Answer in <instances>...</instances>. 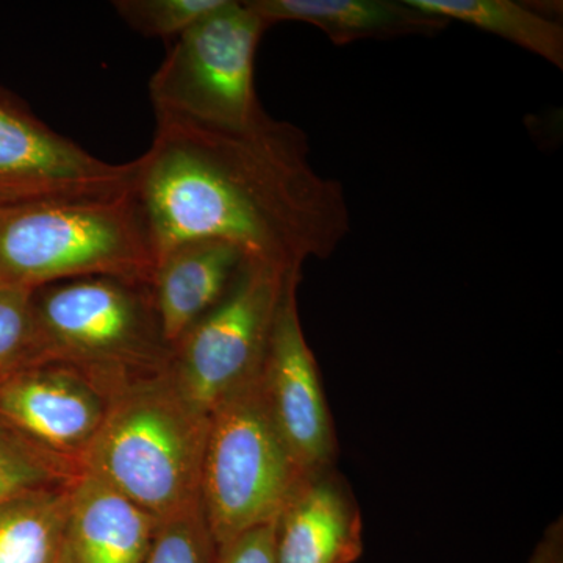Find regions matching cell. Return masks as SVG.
Returning <instances> with one entry per match:
<instances>
[{
	"mask_svg": "<svg viewBox=\"0 0 563 563\" xmlns=\"http://www.w3.org/2000/svg\"><path fill=\"white\" fill-rule=\"evenodd\" d=\"M32 292L0 287V377L36 361Z\"/></svg>",
	"mask_w": 563,
	"mask_h": 563,
	"instance_id": "cell-20",
	"label": "cell"
},
{
	"mask_svg": "<svg viewBox=\"0 0 563 563\" xmlns=\"http://www.w3.org/2000/svg\"><path fill=\"white\" fill-rule=\"evenodd\" d=\"M129 176V163L95 157L0 88V207L113 195L128 188Z\"/></svg>",
	"mask_w": 563,
	"mask_h": 563,
	"instance_id": "cell-8",
	"label": "cell"
},
{
	"mask_svg": "<svg viewBox=\"0 0 563 563\" xmlns=\"http://www.w3.org/2000/svg\"><path fill=\"white\" fill-rule=\"evenodd\" d=\"M274 562L355 563L363 554L362 515L332 468L307 474L274 520Z\"/></svg>",
	"mask_w": 563,
	"mask_h": 563,
	"instance_id": "cell-11",
	"label": "cell"
},
{
	"mask_svg": "<svg viewBox=\"0 0 563 563\" xmlns=\"http://www.w3.org/2000/svg\"><path fill=\"white\" fill-rule=\"evenodd\" d=\"M125 380L40 358L0 377V422L79 465L111 395Z\"/></svg>",
	"mask_w": 563,
	"mask_h": 563,
	"instance_id": "cell-9",
	"label": "cell"
},
{
	"mask_svg": "<svg viewBox=\"0 0 563 563\" xmlns=\"http://www.w3.org/2000/svg\"><path fill=\"white\" fill-rule=\"evenodd\" d=\"M247 261L250 257L235 244L199 240L181 244L157 263L152 296L172 351L196 322L225 298Z\"/></svg>",
	"mask_w": 563,
	"mask_h": 563,
	"instance_id": "cell-12",
	"label": "cell"
},
{
	"mask_svg": "<svg viewBox=\"0 0 563 563\" xmlns=\"http://www.w3.org/2000/svg\"><path fill=\"white\" fill-rule=\"evenodd\" d=\"M36 361L131 379L162 372L172 358L151 284L122 277H81L32 292Z\"/></svg>",
	"mask_w": 563,
	"mask_h": 563,
	"instance_id": "cell-4",
	"label": "cell"
},
{
	"mask_svg": "<svg viewBox=\"0 0 563 563\" xmlns=\"http://www.w3.org/2000/svg\"><path fill=\"white\" fill-rule=\"evenodd\" d=\"M155 266L146 225L128 188L0 207V287L33 291L95 276L151 284Z\"/></svg>",
	"mask_w": 563,
	"mask_h": 563,
	"instance_id": "cell-3",
	"label": "cell"
},
{
	"mask_svg": "<svg viewBox=\"0 0 563 563\" xmlns=\"http://www.w3.org/2000/svg\"><path fill=\"white\" fill-rule=\"evenodd\" d=\"M301 272L247 261L231 291L173 347L168 369L184 398L211 412L262 372L282 298Z\"/></svg>",
	"mask_w": 563,
	"mask_h": 563,
	"instance_id": "cell-7",
	"label": "cell"
},
{
	"mask_svg": "<svg viewBox=\"0 0 563 563\" xmlns=\"http://www.w3.org/2000/svg\"><path fill=\"white\" fill-rule=\"evenodd\" d=\"M70 483L0 504V563H57L66 544Z\"/></svg>",
	"mask_w": 563,
	"mask_h": 563,
	"instance_id": "cell-15",
	"label": "cell"
},
{
	"mask_svg": "<svg viewBox=\"0 0 563 563\" xmlns=\"http://www.w3.org/2000/svg\"><path fill=\"white\" fill-rule=\"evenodd\" d=\"M306 476L273 420L261 374L211 412L201 507L217 547L274 523Z\"/></svg>",
	"mask_w": 563,
	"mask_h": 563,
	"instance_id": "cell-5",
	"label": "cell"
},
{
	"mask_svg": "<svg viewBox=\"0 0 563 563\" xmlns=\"http://www.w3.org/2000/svg\"><path fill=\"white\" fill-rule=\"evenodd\" d=\"M209 422L184 398L168 369L132 377L111 395L79 459L80 472L109 484L161 523L201 503Z\"/></svg>",
	"mask_w": 563,
	"mask_h": 563,
	"instance_id": "cell-2",
	"label": "cell"
},
{
	"mask_svg": "<svg viewBox=\"0 0 563 563\" xmlns=\"http://www.w3.org/2000/svg\"><path fill=\"white\" fill-rule=\"evenodd\" d=\"M224 0H117L113 9L122 21L147 38L176 40Z\"/></svg>",
	"mask_w": 563,
	"mask_h": 563,
	"instance_id": "cell-18",
	"label": "cell"
},
{
	"mask_svg": "<svg viewBox=\"0 0 563 563\" xmlns=\"http://www.w3.org/2000/svg\"><path fill=\"white\" fill-rule=\"evenodd\" d=\"M266 24L303 22L320 29L335 46L354 41L431 36L450 22L415 9L406 0H247Z\"/></svg>",
	"mask_w": 563,
	"mask_h": 563,
	"instance_id": "cell-14",
	"label": "cell"
},
{
	"mask_svg": "<svg viewBox=\"0 0 563 563\" xmlns=\"http://www.w3.org/2000/svg\"><path fill=\"white\" fill-rule=\"evenodd\" d=\"M299 280H292L274 320L261 383L269 412L303 473L332 468L336 444L320 369L299 318Z\"/></svg>",
	"mask_w": 563,
	"mask_h": 563,
	"instance_id": "cell-10",
	"label": "cell"
},
{
	"mask_svg": "<svg viewBox=\"0 0 563 563\" xmlns=\"http://www.w3.org/2000/svg\"><path fill=\"white\" fill-rule=\"evenodd\" d=\"M150 150L129 163L155 262L220 240L251 261L301 272L350 232L343 185L314 172L301 129L263 113L244 128L155 114Z\"/></svg>",
	"mask_w": 563,
	"mask_h": 563,
	"instance_id": "cell-1",
	"label": "cell"
},
{
	"mask_svg": "<svg viewBox=\"0 0 563 563\" xmlns=\"http://www.w3.org/2000/svg\"><path fill=\"white\" fill-rule=\"evenodd\" d=\"M158 521L122 493L80 472L69 485L66 551L74 563H146Z\"/></svg>",
	"mask_w": 563,
	"mask_h": 563,
	"instance_id": "cell-13",
	"label": "cell"
},
{
	"mask_svg": "<svg viewBox=\"0 0 563 563\" xmlns=\"http://www.w3.org/2000/svg\"><path fill=\"white\" fill-rule=\"evenodd\" d=\"M448 22L459 21L517 44L563 69V29L539 11L512 0H406Z\"/></svg>",
	"mask_w": 563,
	"mask_h": 563,
	"instance_id": "cell-16",
	"label": "cell"
},
{
	"mask_svg": "<svg viewBox=\"0 0 563 563\" xmlns=\"http://www.w3.org/2000/svg\"><path fill=\"white\" fill-rule=\"evenodd\" d=\"M217 544L201 503L158 523L146 563H214Z\"/></svg>",
	"mask_w": 563,
	"mask_h": 563,
	"instance_id": "cell-19",
	"label": "cell"
},
{
	"mask_svg": "<svg viewBox=\"0 0 563 563\" xmlns=\"http://www.w3.org/2000/svg\"><path fill=\"white\" fill-rule=\"evenodd\" d=\"M57 563H74L73 559L69 558L68 551H66V544L65 550H63L60 559H58Z\"/></svg>",
	"mask_w": 563,
	"mask_h": 563,
	"instance_id": "cell-23",
	"label": "cell"
},
{
	"mask_svg": "<svg viewBox=\"0 0 563 563\" xmlns=\"http://www.w3.org/2000/svg\"><path fill=\"white\" fill-rule=\"evenodd\" d=\"M529 563H563L562 521H555L547 529L537 544Z\"/></svg>",
	"mask_w": 563,
	"mask_h": 563,
	"instance_id": "cell-22",
	"label": "cell"
},
{
	"mask_svg": "<svg viewBox=\"0 0 563 563\" xmlns=\"http://www.w3.org/2000/svg\"><path fill=\"white\" fill-rule=\"evenodd\" d=\"M274 523L261 526L218 544L214 563L274 562Z\"/></svg>",
	"mask_w": 563,
	"mask_h": 563,
	"instance_id": "cell-21",
	"label": "cell"
},
{
	"mask_svg": "<svg viewBox=\"0 0 563 563\" xmlns=\"http://www.w3.org/2000/svg\"><path fill=\"white\" fill-rule=\"evenodd\" d=\"M79 465L52 454L0 422V504L22 493L68 484Z\"/></svg>",
	"mask_w": 563,
	"mask_h": 563,
	"instance_id": "cell-17",
	"label": "cell"
},
{
	"mask_svg": "<svg viewBox=\"0 0 563 563\" xmlns=\"http://www.w3.org/2000/svg\"><path fill=\"white\" fill-rule=\"evenodd\" d=\"M268 29L247 2L224 0L173 40L150 84L155 114L221 128H244L262 117L254 66Z\"/></svg>",
	"mask_w": 563,
	"mask_h": 563,
	"instance_id": "cell-6",
	"label": "cell"
}]
</instances>
